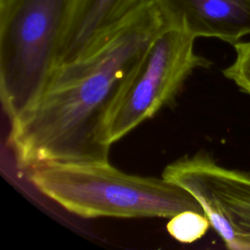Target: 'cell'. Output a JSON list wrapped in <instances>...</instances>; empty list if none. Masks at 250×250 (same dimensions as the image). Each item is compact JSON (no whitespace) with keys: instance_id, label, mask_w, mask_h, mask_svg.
<instances>
[{"instance_id":"cell-8","label":"cell","mask_w":250,"mask_h":250,"mask_svg":"<svg viewBox=\"0 0 250 250\" xmlns=\"http://www.w3.org/2000/svg\"><path fill=\"white\" fill-rule=\"evenodd\" d=\"M210 226V221L203 212L187 210L169 219L167 230L179 242L192 243L201 238Z\"/></svg>"},{"instance_id":"cell-5","label":"cell","mask_w":250,"mask_h":250,"mask_svg":"<svg viewBox=\"0 0 250 250\" xmlns=\"http://www.w3.org/2000/svg\"><path fill=\"white\" fill-rule=\"evenodd\" d=\"M162 177L197 200L229 249L250 250V175L201 152L168 164Z\"/></svg>"},{"instance_id":"cell-1","label":"cell","mask_w":250,"mask_h":250,"mask_svg":"<svg viewBox=\"0 0 250 250\" xmlns=\"http://www.w3.org/2000/svg\"><path fill=\"white\" fill-rule=\"evenodd\" d=\"M165 27L154 0H146L91 51L56 66L35 102L11 122L9 140L19 166L109 161L111 109Z\"/></svg>"},{"instance_id":"cell-7","label":"cell","mask_w":250,"mask_h":250,"mask_svg":"<svg viewBox=\"0 0 250 250\" xmlns=\"http://www.w3.org/2000/svg\"><path fill=\"white\" fill-rule=\"evenodd\" d=\"M146 0H75L57 56L56 66L95 48Z\"/></svg>"},{"instance_id":"cell-2","label":"cell","mask_w":250,"mask_h":250,"mask_svg":"<svg viewBox=\"0 0 250 250\" xmlns=\"http://www.w3.org/2000/svg\"><path fill=\"white\" fill-rule=\"evenodd\" d=\"M34 188L81 218H168L203 212L197 200L168 180L125 173L109 161L50 162L28 170Z\"/></svg>"},{"instance_id":"cell-6","label":"cell","mask_w":250,"mask_h":250,"mask_svg":"<svg viewBox=\"0 0 250 250\" xmlns=\"http://www.w3.org/2000/svg\"><path fill=\"white\" fill-rule=\"evenodd\" d=\"M166 27L235 45L250 34V0H154Z\"/></svg>"},{"instance_id":"cell-3","label":"cell","mask_w":250,"mask_h":250,"mask_svg":"<svg viewBox=\"0 0 250 250\" xmlns=\"http://www.w3.org/2000/svg\"><path fill=\"white\" fill-rule=\"evenodd\" d=\"M75 0H0V96L10 121L43 91L56 67Z\"/></svg>"},{"instance_id":"cell-9","label":"cell","mask_w":250,"mask_h":250,"mask_svg":"<svg viewBox=\"0 0 250 250\" xmlns=\"http://www.w3.org/2000/svg\"><path fill=\"white\" fill-rule=\"evenodd\" d=\"M233 47L235 59L230 65L223 69V74L233 81L240 90L250 95V41H239Z\"/></svg>"},{"instance_id":"cell-4","label":"cell","mask_w":250,"mask_h":250,"mask_svg":"<svg viewBox=\"0 0 250 250\" xmlns=\"http://www.w3.org/2000/svg\"><path fill=\"white\" fill-rule=\"evenodd\" d=\"M195 37L165 27L147 47L118 96L106 125L108 142H118L170 104L196 68L211 62L194 51Z\"/></svg>"}]
</instances>
